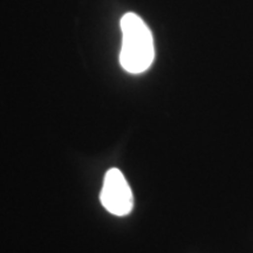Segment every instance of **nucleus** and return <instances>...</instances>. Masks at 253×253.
<instances>
[{
	"label": "nucleus",
	"instance_id": "nucleus-1",
	"mask_svg": "<svg viewBox=\"0 0 253 253\" xmlns=\"http://www.w3.org/2000/svg\"><path fill=\"white\" fill-rule=\"evenodd\" d=\"M122 48L120 62L131 74H140L150 67L155 58L153 34L142 19L126 13L121 19Z\"/></svg>",
	"mask_w": 253,
	"mask_h": 253
},
{
	"label": "nucleus",
	"instance_id": "nucleus-2",
	"mask_svg": "<svg viewBox=\"0 0 253 253\" xmlns=\"http://www.w3.org/2000/svg\"><path fill=\"white\" fill-rule=\"evenodd\" d=\"M101 203L114 216L123 217L130 213L134 207V197L126 177L119 169H110L104 176Z\"/></svg>",
	"mask_w": 253,
	"mask_h": 253
}]
</instances>
